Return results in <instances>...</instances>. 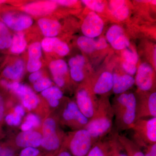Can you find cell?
<instances>
[{"label":"cell","mask_w":156,"mask_h":156,"mask_svg":"<svg viewBox=\"0 0 156 156\" xmlns=\"http://www.w3.org/2000/svg\"><path fill=\"white\" fill-rule=\"evenodd\" d=\"M114 118L111 104L107 98L98 101L97 108L93 116L85 127L95 142L105 138L111 132Z\"/></svg>","instance_id":"obj_1"},{"label":"cell","mask_w":156,"mask_h":156,"mask_svg":"<svg viewBox=\"0 0 156 156\" xmlns=\"http://www.w3.org/2000/svg\"><path fill=\"white\" fill-rule=\"evenodd\" d=\"M111 105L117 131L131 129L136 121V98L134 93L119 94Z\"/></svg>","instance_id":"obj_2"},{"label":"cell","mask_w":156,"mask_h":156,"mask_svg":"<svg viewBox=\"0 0 156 156\" xmlns=\"http://www.w3.org/2000/svg\"><path fill=\"white\" fill-rule=\"evenodd\" d=\"M95 143L89 132L83 128L66 134L61 149L74 156H87Z\"/></svg>","instance_id":"obj_3"},{"label":"cell","mask_w":156,"mask_h":156,"mask_svg":"<svg viewBox=\"0 0 156 156\" xmlns=\"http://www.w3.org/2000/svg\"><path fill=\"white\" fill-rule=\"evenodd\" d=\"M131 129L132 140L141 148L156 143V117L136 120Z\"/></svg>","instance_id":"obj_4"},{"label":"cell","mask_w":156,"mask_h":156,"mask_svg":"<svg viewBox=\"0 0 156 156\" xmlns=\"http://www.w3.org/2000/svg\"><path fill=\"white\" fill-rule=\"evenodd\" d=\"M58 117L59 124L74 130L85 128L89 119L78 107L75 101L69 100L60 106Z\"/></svg>","instance_id":"obj_5"},{"label":"cell","mask_w":156,"mask_h":156,"mask_svg":"<svg viewBox=\"0 0 156 156\" xmlns=\"http://www.w3.org/2000/svg\"><path fill=\"white\" fill-rule=\"evenodd\" d=\"M0 84L6 89L11 90L20 98L23 106L29 111L37 108L40 103V99L33 90L27 85L20 83L17 81L8 82L5 79H2Z\"/></svg>","instance_id":"obj_6"},{"label":"cell","mask_w":156,"mask_h":156,"mask_svg":"<svg viewBox=\"0 0 156 156\" xmlns=\"http://www.w3.org/2000/svg\"><path fill=\"white\" fill-rule=\"evenodd\" d=\"M139 96L136 97L135 95L136 121L139 119L156 117V92Z\"/></svg>","instance_id":"obj_7"},{"label":"cell","mask_w":156,"mask_h":156,"mask_svg":"<svg viewBox=\"0 0 156 156\" xmlns=\"http://www.w3.org/2000/svg\"><path fill=\"white\" fill-rule=\"evenodd\" d=\"M90 91L86 88H80L76 94L77 105L87 119H90L94 115L97 108L98 101Z\"/></svg>","instance_id":"obj_8"},{"label":"cell","mask_w":156,"mask_h":156,"mask_svg":"<svg viewBox=\"0 0 156 156\" xmlns=\"http://www.w3.org/2000/svg\"><path fill=\"white\" fill-rule=\"evenodd\" d=\"M0 17L7 27L18 32L29 28L33 23L32 18L27 14L8 11L3 12Z\"/></svg>","instance_id":"obj_9"},{"label":"cell","mask_w":156,"mask_h":156,"mask_svg":"<svg viewBox=\"0 0 156 156\" xmlns=\"http://www.w3.org/2000/svg\"><path fill=\"white\" fill-rule=\"evenodd\" d=\"M103 27L104 23L101 18L95 12H91L84 19L81 29L84 36L94 38L100 35Z\"/></svg>","instance_id":"obj_10"},{"label":"cell","mask_w":156,"mask_h":156,"mask_svg":"<svg viewBox=\"0 0 156 156\" xmlns=\"http://www.w3.org/2000/svg\"><path fill=\"white\" fill-rule=\"evenodd\" d=\"M134 80L140 90L144 92L151 91L154 86L153 70L151 66L145 63L140 65Z\"/></svg>","instance_id":"obj_11"},{"label":"cell","mask_w":156,"mask_h":156,"mask_svg":"<svg viewBox=\"0 0 156 156\" xmlns=\"http://www.w3.org/2000/svg\"><path fill=\"white\" fill-rule=\"evenodd\" d=\"M106 37L112 47L116 50H123L130 45L129 40L124 34L122 28L119 25L112 26L109 29Z\"/></svg>","instance_id":"obj_12"},{"label":"cell","mask_w":156,"mask_h":156,"mask_svg":"<svg viewBox=\"0 0 156 156\" xmlns=\"http://www.w3.org/2000/svg\"><path fill=\"white\" fill-rule=\"evenodd\" d=\"M42 134L38 131L30 130L22 131L16 136L15 144L18 147L38 148L41 147Z\"/></svg>","instance_id":"obj_13"},{"label":"cell","mask_w":156,"mask_h":156,"mask_svg":"<svg viewBox=\"0 0 156 156\" xmlns=\"http://www.w3.org/2000/svg\"><path fill=\"white\" fill-rule=\"evenodd\" d=\"M57 7L54 1H39L26 5L23 10L27 14L35 16H44L50 14Z\"/></svg>","instance_id":"obj_14"},{"label":"cell","mask_w":156,"mask_h":156,"mask_svg":"<svg viewBox=\"0 0 156 156\" xmlns=\"http://www.w3.org/2000/svg\"><path fill=\"white\" fill-rule=\"evenodd\" d=\"M42 49L48 53H55L59 56H66L69 52L68 45L58 38L45 37L42 40Z\"/></svg>","instance_id":"obj_15"},{"label":"cell","mask_w":156,"mask_h":156,"mask_svg":"<svg viewBox=\"0 0 156 156\" xmlns=\"http://www.w3.org/2000/svg\"><path fill=\"white\" fill-rule=\"evenodd\" d=\"M113 86V75L105 72L97 78L91 90L95 95H104L112 90Z\"/></svg>","instance_id":"obj_16"},{"label":"cell","mask_w":156,"mask_h":156,"mask_svg":"<svg viewBox=\"0 0 156 156\" xmlns=\"http://www.w3.org/2000/svg\"><path fill=\"white\" fill-rule=\"evenodd\" d=\"M113 92L117 95L125 93L133 87L135 83L134 78L128 74H114L113 75Z\"/></svg>","instance_id":"obj_17"},{"label":"cell","mask_w":156,"mask_h":156,"mask_svg":"<svg viewBox=\"0 0 156 156\" xmlns=\"http://www.w3.org/2000/svg\"><path fill=\"white\" fill-rule=\"evenodd\" d=\"M25 69V64L22 59H18L12 64L6 66L2 72L5 79L16 82L22 78Z\"/></svg>","instance_id":"obj_18"},{"label":"cell","mask_w":156,"mask_h":156,"mask_svg":"<svg viewBox=\"0 0 156 156\" xmlns=\"http://www.w3.org/2000/svg\"><path fill=\"white\" fill-rule=\"evenodd\" d=\"M38 24L45 37H54L58 35L61 30V25L57 20L47 18L39 20Z\"/></svg>","instance_id":"obj_19"},{"label":"cell","mask_w":156,"mask_h":156,"mask_svg":"<svg viewBox=\"0 0 156 156\" xmlns=\"http://www.w3.org/2000/svg\"><path fill=\"white\" fill-rule=\"evenodd\" d=\"M41 95L53 108L60 107L61 101L63 98V92L58 87L53 86L41 92Z\"/></svg>","instance_id":"obj_20"},{"label":"cell","mask_w":156,"mask_h":156,"mask_svg":"<svg viewBox=\"0 0 156 156\" xmlns=\"http://www.w3.org/2000/svg\"><path fill=\"white\" fill-rule=\"evenodd\" d=\"M117 136L128 156H145L142 149L136 145L132 140L127 136L121 135L117 131Z\"/></svg>","instance_id":"obj_21"},{"label":"cell","mask_w":156,"mask_h":156,"mask_svg":"<svg viewBox=\"0 0 156 156\" xmlns=\"http://www.w3.org/2000/svg\"><path fill=\"white\" fill-rule=\"evenodd\" d=\"M110 9L112 14L117 19L124 20L129 14V9L124 1H111L110 2Z\"/></svg>","instance_id":"obj_22"},{"label":"cell","mask_w":156,"mask_h":156,"mask_svg":"<svg viewBox=\"0 0 156 156\" xmlns=\"http://www.w3.org/2000/svg\"><path fill=\"white\" fill-rule=\"evenodd\" d=\"M25 111L22 105H18L15 107L13 112L6 115L5 117V122L11 126H17L21 122L23 117L25 115Z\"/></svg>","instance_id":"obj_23"},{"label":"cell","mask_w":156,"mask_h":156,"mask_svg":"<svg viewBox=\"0 0 156 156\" xmlns=\"http://www.w3.org/2000/svg\"><path fill=\"white\" fill-rule=\"evenodd\" d=\"M27 46L24 34L22 32H19L14 34L12 37V43L10 48V52L14 54L22 53Z\"/></svg>","instance_id":"obj_24"},{"label":"cell","mask_w":156,"mask_h":156,"mask_svg":"<svg viewBox=\"0 0 156 156\" xmlns=\"http://www.w3.org/2000/svg\"><path fill=\"white\" fill-rule=\"evenodd\" d=\"M49 69L53 78H65L68 70L67 63L61 59L51 61L49 64Z\"/></svg>","instance_id":"obj_25"},{"label":"cell","mask_w":156,"mask_h":156,"mask_svg":"<svg viewBox=\"0 0 156 156\" xmlns=\"http://www.w3.org/2000/svg\"><path fill=\"white\" fill-rule=\"evenodd\" d=\"M109 151L108 139L104 138L93 144L87 156H108Z\"/></svg>","instance_id":"obj_26"},{"label":"cell","mask_w":156,"mask_h":156,"mask_svg":"<svg viewBox=\"0 0 156 156\" xmlns=\"http://www.w3.org/2000/svg\"><path fill=\"white\" fill-rule=\"evenodd\" d=\"M108 139L109 150L114 156H128L117 136V131L114 132Z\"/></svg>","instance_id":"obj_27"},{"label":"cell","mask_w":156,"mask_h":156,"mask_svg":"<svg viewBox=\"0 0 156 156\" xmlns=\"http://www.w3.org/2000/svg\"><path fill=\"white\" fill-rule=\"evenodd\" d=\"M12 37L7 26L0 21V50H4L11 47Z\"/></svg>","instance_id":"obj_28"},{"label":"cell","mask_w":156,"mask_h":156,"mask_svg":"<svg viewBox=\"0 0 156 156\" xmlns=\"http://www.w3.org/2000/svg\"><path fill=\"white\" fill-rule=\"evenodd\" d=\"M77 44L86 53H92L95 50V40L94 38L81 36L78 39Z\"/></svg>","instance_id":"obj_29"},{"label":"cell","mask_w":156,"mask_h":156,"mask_svg":"<svg viewBox=\"0 0 156 156\" xmlns=\"http://www.w3.org/2000/svg\"><path fill=\"white\" fill-rule=\"evenodd\" d=\"M42 47L41 43L36 42L31 44L29 47L28 59L40 60L42 56Z\"/></svg>","instance_id":"obj_30"},{"label":"cell","mask_w":156,"mask_h":156,"mask_svg":"<svg viewBox=\"0 0 156 156\" xmlns=\"http://www.w3.org/2000/svg\"><path fill=\"white\" fill-rule=\"evenodd\" d=\"M33 88L37 92H42L52 87V82L49 78L43 77L33 83Z\"/></svg>","instance_id":"obj_31"},{"label":"cell","mask_w":156,"mask_h":156,"mask_svg":"<svg viewBox=\"0 0 156 156\" xmlns=\"http://www.w3.org/2000/svg\"><path fill=\"white\" fill-rule=\"evenodd\" d=\"M70 74L71 78L76 82L80 83L83 81L85 79V75L83 72V69L78 67L70 68Z\"/></svg>","instance_id":"obj_32"},{"label":"cell","mask_w":156,"mask_h":156,"mask_svg":"<svg viewBox=\"0 0 156 156\" xmlns=\"http://www.w3.org/2000/svg\"><path fill=\"white\" fill-rule=\"evenodd\" d=\"M82 2L89 9L96 12H102L104 9V5L101 1L84 0Z\"/></svg>","instance_id":"obj_33"},{"label":"cell","mask_w":156,"mask_h":156,"mask_svg":"<svg viewBox=\"0 0 156 156\" xmlns=\"http://www.w3.org/2000/svg\"><path fill=\"white\" fill-rule=\"evenodd\" d=\"M123 56L126 62L135 65L138 62L139 57L134 50L126 49L123 51Z\"/></svg>","instance_id":"obj_34"},{"label":"cell","mask_w":156,"mask_h":156,"mask_svg":"<svg viewBox=\"0 0 156 156\" xmlns=\"http://www.w3.org/2000/svg\"><path fill=\"white\" fill-rule=\"evenodd\" d=\"M85 63V59L83 56L78 55L69 59V65L70 67H78L83 69Z\"/></svg>","instance_id":"obj_35"},{"label":"cell","mask_w":156,"mask_h":156,"mask_svg":"<svg viewBox=\"0 0 156 156\" xmlns=\"http://www.w3.org/2000/svg\"><path fill=\"white\" fill-rule=\"evenodd\" d=\"M41 154V151L38 148L29 147L22 148L18 156H39Z\"/></svg>","instance_id":"obj_36"},{"label":"cell","mask_w":156,"mask_h":156,"mask_svg":"<svg viewBox=\"0 0 156 156\" xmlns=\"http://www.w3.org/2000/svg\"><path fill=\"white\" fill-rule=\"evenodd\" d=\"M42 66L41 60H32L28 59L27 64V69L30 73H34L40 70Z\"/></svg>","instance_id":"obj_37"},{"label":"cell","mask_w":156,"mask_h":156,"mask_svg":"<svg viewBox=\"0 0 156 156\" xmlns=\"http://www.w3.org/2000/svg\"><path fill=\"white\" fill-rule=\"evenodd\" d=\"M25 121L29 123L32 126L33 128H38L41 124V120L39 117L36 115L31 113L26 116Z\"/></svg>","instance_id":"obj_38"},{"label":"cell","mask_w":156,"mask_h":156,"mask_svg":"<svg viewBox=\"0 0 156 156\" xmlns=\"http://www.w3.org/2000/svg\"><path fill=\"white\" fill-rule=\"evenodd\" d=\"M0 156H15L13 149L0 142Z\"/></svg>","instance_id":"obj_39"},{"label":"cell","mask_w":156,"mask_h":156,"mask_svg":"<svg viewBox=\"0 0 156 156\" xmlns=\"http://www.w3.org/2000/svg\"><path fill=\"white\" fill-rule=\"evenodd\" d=\"M145 156H156V143L141 148Z\"/></svg>","instance_id":"obj_40"},{"label":"cell","mask_w":156,"mask_h":156,"mask_svg":"<svg viewBox=\"0 0 156 156\" xmlns=\"http://www.w3.org/2000/svg\"><path fill=\"white\" fill-rule=\"evenodd\" d=\"M122 66L123 69L129 75H134L137 71V69L135 65L128 63L125 62L123 63Z\"/></svg>","instance_id":"obj_41"},{"label":"cell","mask_w":156,"mask_h":156,"mask_svg":"<svg viewBox=\"0 0 156 156\" xmlns=\"http://www.w3.org/2000/svg\"><path fill=\"white\" fill-rule=\"evenodd\" d=\"M6 102L2 95L0 94V126L5 119L6 110Z\"/></svg>","instance_id":"obj_42"},{"label":"cell","mask_w":156,"mask_h":156,"mask_svg":"<svg viewBox=\"0 0 156 156\" xmlns=\"http://www.w3.org/2000/svg\"><path fill=\"white\" fill-rule=\"evenodd\" d=\"M107 46L106 40L104 38L95 40V50H101L105 49Z\"/></svg>","instance_id":"obj_43"},{"label":"cell","mask_w":156,"mask_h":156,"mask_svg":"<svg viewBox=\"0 0 156 156\" xmlns=\"http://www.w3.org/2000/svg\"><path fill=\"white\" fill-rule=\"evenodd\" d=\"M43 73L41 71L35 72L31 73V74L29 76V80L30 83H34L35 82L38 80L40 79L43 77Z\"/></svg>","instance_id":"obj_44"},{"label":"cell","mask_w":156,"mask_h":156,"mask_svg":"<svg viewBox=\"0 0 156 156\" xmlns=\"http://www.w3.org/2000/svg\"><path fill=\"white\" fill-rule=\"evenodd\" d=\"M54 1L57 4L66 6L73 5L77 2V1L74 0H58Z\"/></svg>","instance_id":"obj_45"},{"label":"cell","mask_w":156,"mask_h":156,"mask_svg":"<svg viewBox=\"0 0 156 156\" xmlns=\"http://www.w3.org/2000/svg\"><path fill=\"white\" fill-rule=\"evenodd\" d=\"M20 128H21L22 131H27L32 130V129L33 128L32 126H31L29 123L25 121L21 125Z\"/></svg>","instance_id":"obj_46"},{"label":"cell","mask_w":156,"mask_h":156,"mask_svg":"<svg viewBox=\"0 0 156 156\" xmlns=\"http://www.w3.org/2000/svg\"><path fill=\"white\" fill-rule=\"evenodd\" d=\"M56 156H74L71 154L69 152L65 149H61L60 151L56 155Z\"/></svg>","instance_id":"obj_47"},{"label":"cell","mask_w":156,"mask_h":156,"mask_svg":"<svg viewBox=\"0 0 156 156\" xmlns=\"http://www.w3.org/2000/svg\"><path fill=\"white\" fill-rule=\"evenodd\" d=\"M156 47L154 48V63L155 66L156 67Z\"/></svg>","instance_id":"obj_48"},{"label":"cell","mask_w":156,"mask_h":156,"mask_svg":"<svg viewBox=\"0 0 156 156\" xmlns=\"http://www.w3.org/2000/svg\"><path fill=\"white\" fill-rule=\"evenodd\" d=\"M56 156V155L55 154H49V155H44L41 154V155H40L39 156Z\"/></svg>","instance_id":"obj_49"},{"label":"cell","mask_w":156,"mask_h":156,"mask_svg":"<svg viewBox=\"0 0 156 156\" xmlns=\"http://www.w3.org/2000/svg\"><path fill=\"white\" fill-rule=\"evenodd\" d=\"M5 1H4V0H0V4H3V3L5 2Z\"/></svg>","instance_id":"obj_50"},{"label":"cell","mask_w":156,"mask_h":156,"mask_svg":"<svg viewBox=\"0 0 156 156\" xmlns=\"http://www.w3.org/2000/svg\"><path fill=\"white\" fill-rule=\"evenodd\" d=\"M108 156H114L111 153V152L110 151V150L109 151Z\"/></svg>","instance_id":"obj_51"},{"label":"cell","mask_w":156,"mask_h":156,"mask_svg":"<svg viewBox=\"0 0 156 156\" xmlns=\"http://www.w3.org/2000/svg\"><path fill=\"white\" fill-rule=\"evenodd\" d=\"M151 2L153 3V4H154V5H156V1H151Z\"/></svg>","instance_id":"obj_52"}]
</instances>
